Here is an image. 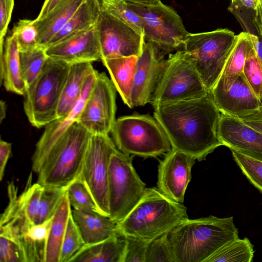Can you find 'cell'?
Returning <instances> with one entry per match:
<instances>
[{"instance_id":"obj_26","label":"cell","mask_w":262,"mask_h":262,"mask_svg":"<svg viewBox=\"0 0 262 262\" xmlns=\"http://www.w3.org/2000/svg\"><path fill=\"white\" fill-rule=\"evenodd\" d=\"M138 57L132 56L106 58L101 61L107 69L111 80L123 102L133 108L131 91Z\"/></svg>"},{"instance_id":"obj_11","label":"cell","mask_w":262,"mask_h":262,"mask_svg":"<svg viewBox=\"0 0 262 262\" xmlns=\"http://www.w3.org/2000/svg\"><path fill=\"white\" fill-rule=\"evenodd\" d=\"M117 149L108 135H91L80 174L101 211L108 217L109 164Z\"/></svg>"},{"instance_id":"obj_47","label":"cell","mask_w":262,"mask_h":262,"mask_svg":"<svg viewBox=\"0 0 262 262\" xmlns=\"http://www.w3.org/2000/svg\"><path fill=\"white\" fill-rule=\"evenodd\" d=\"M239 119L249 126L262 133V110Z\"/></svg>"},{"instance_id":"obj_50","label":"cell","mask_w":262,"mask_h":262,"mask_svg":"<svg viewBox=\"0 0 262 262\" xmlns=\"http://www.w3.org/2000/svg\"><path fill=\"white\" fill-rule=\"evenodd\" d=\"M6 104L4 101L3 100L1 101L0 103V117H1V122L3 121V120L5 118L6 116Z\"/></svg>"},{"instance_id":"obj_49","label":"cell","mask_w":262,"mask_h":262,"mask_svg":"<svg viewBox=\"0 0 262 262\" xmlns=\"http://www.w3.org/2000/svg\"><path fill=\"white\" fill-rule=\"evenodd\" d=\"M126 2L139 4L155 5L160 2V0H125Z\"/></svg>"},{"instance_id":"obj_2","label":"cell","mask_w":262,"mask_h":262,"mask_svg":"<svg viewBox=\"0 0 262 262\" xmlns=\"http://www.w3.org/2000/svg\"><path fill=\"white\" fill-rule=\"evenodd\" d=\"M175 262H205L219 249L239 237L233 216L209 215L182 221L168 233Z\"/></svg>"},{"instance_id":"obj_45","label":"cell","mask_w":262,"mask_h":262,"mask_svg":"<svg viewBox=\"0 0 262 262\" xmlns=\"http://www.w3.org/2000/svg\"><path fill=\"white\" fill-rule=\"evenodd\" d=\"M247 33L251 35L254 49L262 68V28L254 26L249 28ZM260 101L262 103V97Z\"/></svg>"},{"instance_id":"obj_35","label":"cell","mask_w":262,"mask_h":262,"mask_svg":"<svg viewBox=\"0 0 262 262\" xmlns=\"http://www.w3.org/2000/svg\"><path fill=\"white\" fill-rule=\"evenodd\" d=\"M101 8L144 34L140 17L128 7L125 0H100Z\"/></svg>"},{"instance_id":"obj_44","label":"cell","mask_w":262,"mask_h":262,"mask_svg":"<svg viewBox=\"0 0 262 262\" xmlns=\"http://www.w3.org/2000/svg\"><path fill=\"white\" fill-rule=\"evenodd\" d=\"M228 7L259 14L262 13V0H231Z\"/></svg>"},{"instance_id":"obj_14","label":"cell","mask_w":262,"mask_h":262,"mask_svg":"<svg viewBox=\"0 0 262 262\" xmlns=\"http://www.w3.org/2000/svg\"><path fill=\"white\" fill-rule=\"evenodd\" d=\"M98 73L95 70L87 77L81 95L72 110L67 115L55 119L45 127L32 157V168L36 173L41 170L51 152L70 127L77 122Z\"/></svg>"},{"instance_id":"obj_33","label":"cell","mask_w":262,"mask_h":262,"mask_svg":"<svg viewBox=\"0 0 262 262\" xmlns=\"http://www.w3.org/2000/svg\"><path fill=\"white\" fill-rule=\"evenodd\" d=\"M86 245L71 212L63 240L60 262H70Z\"/></svg>"},{"instance_id":"obj_41","label":"cell","mask_w":262,"mask_h":262,"mask_svg":"<svg viewBox=\"0 0 262 262\" xmlns=\"http://www.w3.org/2000/svg\"><path fill=\"white\" fill-rule=\"evenodd\" d=\"M125 237L126 244L123 262H145L150 242L130 236Z\"/></svg>"},{"instance_id":"obj_31","label":"cell","mask_w":262,"mask_h":262,"mask_svg":"<svg viewBox=\"0 0 262 262\" xmlns=\"http://www.w3.org/2000/svg\"><path fill=\"white\" fill-rule=\"evenodd\" d=\"M66 189L70 204L74 210L104 215L80 175Z\"/></svg>"},{"instance_id":"obj_3","label":"cell","mask_w":262,"mask_h":262,"mask_svg":"<svg viewBox=\"0 0 262 262\" xmlns=\"http://www.w3.org/2000/svg\"><path fill=\"white\" fill-rule=\"evenodd\" d=\"M187 217L183 203L168 198L158 188H146L138 203L117 223V231L150 242L168 233Z\"/></svg>"},{"instance_id":"obj_4","label":"cell","mask_w":262,"mask_h":262,"mask_svg":"<svg viewBox=\"0 0 262 262\" xmlns=\"http://www.w3.org/2000/svg\"><path fill=\"white\" fill-rule=\"evenodd\" d=\"M70 64L48 57L40 73L26 89L24 110L30 124L38 128L57 118V110Z\"/></svg>"},{"instance_id":"obj_9","label":"cell","mask_w":262,"mask_h":262,"mask_svg":"<svg viewBox=\"0 0 262 262\" xmlns=\"http://www.w3.org/2000/svg\"><path fill=\"white\" fill-rule=\"evenodd\" d=\"M133 156L117 149L109 164L108 207L110 218L116 223L123 220L142 198L146 184L132 163Z\"/></svg>"},{"instance_id":"obj_18","label":"cell","mask_w":262,"mask_h":262,"mask_svg":"<svg viewBox=\"0 0 262 262\" xmlns=\"http://www.w3.org/2000/svg\"><path fill=\"white\" fill-rule=\"evenodd\" d=\"M218 134L223 145L262 161V133L240 119L221 113Z\"/></svg>"},{"instance_id":"obj_16","label":"cell","mask_w":262,"mask_h":262,"mask_svg":"<svg viewBox=\"0 0 262 262\" xmlns=\"http://www.w3.org/2000/svg\"><path fill=\"white\" fill-rule=\"evenodd\" d=\"M166 59L163 52L147 41L138 57L131 91L134 107L150 103Z\"/></svg>"},{"instance_id":"obj_21","label":"cell","mask_w":262,"mask_h":262,"mask_svg":"<svg viewBox=\"0 0 262 262\" xmlns=\"http://www.w3.org/2000/svg\"><path fill=\"white\" fill-rule=\"evenodd\" d=\"M253 47L250 34L242 32L236 39L218 80L210 92L227 91L243 72L249 51Z\"/></svg>"},{"instance_id":"obj_8","label":"cell","mask_w":262,"mask_h":262,"mask_svg":"<svg viewBox=\"0 0 262 262\" xmlns=\"http://www.w3.org/2000/svg\"><path fill=\"white\" fill-rule=\"evenodd\" d=\"M235 39L234 33L228 29L187 34L183 50L209 92L221 75Z\"/></svg>"},{"instance_id":"obj_24","label":"cell","mask_w":262,"mask_h":262,"mask_svg":"<svg viewBox=\"0 0 262 262\" xmlns=\"http://www.w3.org/2000/svg\"><path fill=\"white\" fill-rule=\"evenodd\" d=\"M72 214L86 245L102 242L117 232V223L108 216L74 209Z\"/></svg>"},{"instance_id":"obj_32","label":"cell","mask_w":262,"mask_h":262,"mask_svg":"<svg viewBox=\"0 0 262 262\" xmlns=\"http://www.w3.org/2000/svg\"><path fill=\"white\" fill-rule=\"evenodd\" d=\"M19 57L21 75L27 89L40 73L48 56L46 49L38 46L32 50L19 51Z\"/></svg>"},{"instance_id":"obj_12","label":"cell","mask_w":262,"mask_h":262,"mask_svg":"<svg viewBox=\"0 0 262 262\" xmlns=\"http://www.w3.org/2000/svg\"><path fill=\"white\" fill-rule=\"evenodd\" d=\"M116 89L104 72L98 73L77 122L91 135H108L116 121Z\"/></svg>"},{"instance_id":"obj_37","label":"cell","mask_w":262,"mask_h":262,"mask_svg":"<svg viewBox=\"0 0 262 262\" xmlns=\"http://www.w3.org/2000/svg\"><path fill=\"white\" fill-rule=\"evenodd\" d=\"M29 180V185L25 190L18 196V201L20 207L27 219L32 224L38 211L43 190V186L38 183L31 184Z\"/></svg>"},{"instance_id":"obj_34","label":"cell","mask_w":262,"mask_h":262,"mask_svg":"<svg viewBox=\"0 0 262 262\" xmlns=\"http://www.w3.org/2000/svg\"><path fill=\"white\" fill-rule=\"evenodd\" d=\"M66 191L64 188L43 187L34 224L42 223L54 215Z\"/></svg>"},{"instance_id":"obj_29","label":"cell","mask_w":262,"mask_h":262,"mask_svg":"<svg viewBox=\"0 0 262 262\" xmlns=\"http://www.w3.org/2000/svg\"><path fill=\"white\" fill-rule=\"evenodd\" d=\"M53 216L44 222L30 226L22 240L27 262H45L49 231Z\"/></svg>"},{"instance_id":"obj_17","label":"cell","mask_w":262,"mask_h":262,"mask_svg":"<svg viewBox=\"0 0 262 262\" xmlns=\"http://www.w3.org/2000/svg\"><path fill=\"white\" fill-rule=\"evenodd\" d=\"M48 57L70 65L101 60L100 41L96 26L46 48Z\"/></svg>"},{"instance_id":"obj_13","label":"cell","mask_w":262,"mask_h":262,"mask_svg":"<svg viewBox=\"0 0 262 262\" xmlns=\"http://www.w3.org/2000/svg\"><path fill=\"white\" fill-rule=\"evenodd\" d=\"M95 26L100 43L101 60L139 57L142 53L145 43L144 34L102 8Z\"/></svg>"},{"instance_id":"obj_38","label":"cell","mask_w":262,"mask_h":262,"mask_svg":"<svg viewBox=\"0 0 262 262\" xmlns=\"http://www.w3.org/2000/svg\"><path fill=\"white\" fill-rule=\"evenodd\" d=\"M11 34L16 37L19 51L32 50L39 46L38 31L33 20L20 19L14 26Z\"/></svg>"},{"instance_id":"obj_28","label":"cell","mask_w":262,"mask_h":262,"mask_svg":"<svg viewBox=\"0 0 262 262\" xmlns=\"http://www.w3.org/2000/svg\"><path fill=\"white\" fill-rule=\"evenodd\" d=\"M71 212L66 191L53 217L47 241L45 262H60L63 240Z\"/></svg>"},{"instance_id":"obj_5","label":"cell","mask_w":262,"mask_h":262,"mask_svg":"<svg viewBox=\"0 0 262 262\" xmlns=\"http://www.w3.org/2000/svg\"><path fill=\"white\" fill-rule=\"evenodd\" d=\"M91 136L77 122L73 123L37 174V183L43 187L67 188L81 174Z\"/></svg>"},{"instance_id":"obj_48","label":"cell","mask_w":262,"mask_h":262,"mask_svg":"<svg viewBox=\"0 0 262 262\" xmlns=\"http://www.w3.org/2000/svg\"><path fill=\"white\" fill-rule=\"evenodd\" d=\"M61 0H45L39 15L35 19L39 20L49 13Z\"/></svg>"},{"instance_id":"obj_30","label":"cell","mask_w":262,"mask_h":262,"mask_svg":"<svg viewBox=\"0 0 262 262\" xmlns=\"http://www.w3.org/2000/svg\"><path fill=\"white\" fill-rule=\"evenodd\" d=\"M254 246L247 237H236L228 242L205 262H251L254 256Z\"/></svg>"},{"instance_id":"obj_39","label":"cell","mask_w":262,"mask_h":262,"mask_svg":"<svg viewBox=\"0 0 262 262\" xmlns=\"http://www.w3.org/2000/svg\"><path fill=\"white\" fill-rule=\"evenodd\" d=\"M243 74L260 100L262 97V68L254 47L249 51L247 56Z\"/></svg>"},{"instance_id":"obj_19","label":"cell","mask_w":262,"mask_h":262,"mask_svg":"<svg viewBox=\"0 0 262 262\" xmlns=\"http://www.w3.org/2000/svg\"><path fill=\"white\" fill-rule=\"evenodd\" d=\"M210 93L222 113L239 118L262 110L260 99L249 85L243 72L228 90Z\"/></svg>"},{"instance_id":"obj_20","label":"cell","mask_w":262,"mask_h":262,"mask_svg":"<svg viewBox=\"0 0 262 262\" xmlns=\"http://www.w3.org/2000/svg\"><path fill=\"white\" fill-rule=\"evenodd\" d=\"M19 55L16 37L11 34L7 37L4 51L0 54L1 83L3 81L7 91L24 95L26 86L21 75Z\"/></svg>"},{"instance_id":"obj_36","label":"cell","mask_w":262,"mask_h":262,"mask_svg":"<svg viewBox=\"0 0 262 262\" xmlns=\"http://www.w3.org/2000/svg\"><path fill=\"white\" fill-rule=\"evenodd\" d=\"M233 160L252 185L262 193V161L230 149Z\"/></svg>"},{"instance_id":"obj_23","label":"cell","mask_w":262,"mask_h":262,"mask_svg":"<svg viewBox=\"0 0 262 262\" xmlns=\"http://www.w3.org/2000/svg\"><path fill=\"white\" fill-rule=\"evenodd\" d=\"M126 244L125 236L117 231L102 242L86 245L70 262H123Z\"/></svg>"},{"instance_id":"obj_6","label":"cell","mask_w":262,"mask_h":262,"mask_svg":"<svg viewBox=\"0 0 262 262\" xmlns=\"http://www.w3.org/2000/svg\"><path fill=\"white\" fill-rule=\"evenodd\" d=\"M117 148L144 158L157 157L171 149L163 128L155 117L135 113L117 118L111 131Z\"/></svg>"},{"instance_id":"obj_25","label":"cell","mask_w":262,"mask_h":262,"mask_svg":"<svg viewBox=\"0 0 262 262\" xmlns=\"http://www.w3.org/2000/svg\"><path fill=\"white\" fill-rule=\"evenodd\" d=\"M95 70L89 62L70 66L58 107L57 118L63 117L72 110L81 95L87 77Z\"/></svg>"},{"instance_id":"obj_15","label":"cell","mask_w":262,"mask_h":262,"mask_svg":"<svg viewBox=\"0 0 262 262\" xmlns=\"http://www.w3.org/2000/svg\"><path fill=\"white\" fill-rule=\"evenodd\" d=\"M195 161L193 157L171 148L158 166V189L171 199L183 203Z\"/></svg>"},{"instance_id":"obj_22","label":"cell","mask_w":262,"mask_h":262,"mask_svg":"<svg viewBox=\"0 0 262 262\" xmlns=\"http://www.w3.org/2000/svg\"><path fill=\"white\" fill-rule=\"evenodd\" d=\"M84 0H61L39 20H33L38 31V43L47 48L49 42L65 25Z\"/></svg>"},{"instance_id":"obj_27","label":"cell","mask_w":262,"mask_h":262,"mask_svg":"<svg viewBox=\"0 0 262 262\" xmlns=\"http://www.w3.org/2000/svg\"><path fill=\"white\" fill-rule=\"evenodd\" d=\"M101 10L100 0H84L63 27L51 39L47 48L95 26Z\"/></svg>"},{"instance_id":"obj_43","label":"cell","mask_w":262,"mask_h":262,"mask_svg":"<svg viewBox=\"0 0 262 262\" xmlns=\"http://www.w3.org/2000/svg\"><path fill=\"white\" fill-rule=\"evenodd\" d=\"M14 0H0V50L4 49L5 36L11 19Z\"/></svg>"},{"instance_id":"obj_42","label":"cell","mask_w":262,"mask_h":262,"mask_svg":"<svg viewBox=\"0 0 262 262\" xmlns=\"http://www.w3.org/2000/svg\"><path fill=\"white\" fill-rule=\"evenodd\" d=\"M0 262H27L22 247L17 243L0 236Z\"/></svg>"},{"instance_id":"obj_7","label":"cell","mask_w":262,"mask_h":262,"mask_svg":"<svg viewBox=\"0 0 262 262\" xmlns=\"http://www.w3.org/2000/svg\"><path fill=\"white\" fill-rule=\"evenodd\" d=\"M209 92L188 53L178 50L165 60L150 103L155 106L201 98Z\"/></svg>"},{"instance_id":"obj_40","label":"cell","mask_w":262,"mask_h":262,"mask_svg":"<svg viewBox=\"0 0 262 262\" xmlns=\"http://www.w3.org/2000/svg\"><path fill=\"white\" fill-rule=\"evenodd\" d=\"M145 262H175L168 233L149 243Z\"/></svg>"},{"instance_id":"obj_10","label":"cell","mask_w":262,"mask_h":262,"mask_svg":"<svg viewBox=\"0 0 262 262\" xmlns=\"http://www.w3.org/2000/svg\"><path fill=\"white\" fill-rule=\"evenodd\" d=\"M126 2L141 20L145 40L164 53L183 45L188 32L180 16L171 8L161 1L155 5Z\"/></svg>"},{"instance_id":"obj_46","label":"cell","mask_w":262,"mask_h":262,"mask_svg":"<svg viewBox=\"0 0 262 262\" xmlns=\"http://www.w3.org/2000/svg\"><path fill=\"white\" fill-rule=\"evenodd\" d=\"M12 143L2 139L0 141V180L2 181L5 174V168L10 156Z\"/></svg>"},{"instance_id":"obj_1","label":"cell","mask_w":262,"mask_h":262,"mask_svg":"<svg viewBox=\"0 0 262 262\" xmlns=\"http://www.w3.org/2000/svg\"><path fill=\"white\" fill-rule=\"evenodd\" d=\"M154 107V117L172 148L201 161L223 145L218 134L221 113L210 92L201 98Z\"/></svg>"}]
</instances>
